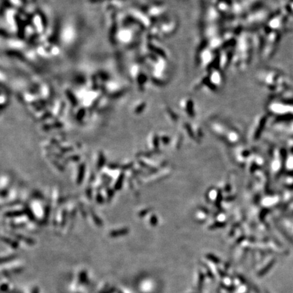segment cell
<instances>
[{
    "mask_svg": "<svg viewBox=\"0 0 293 293\" xmlns=\"http://www.w3.org/2000/svg\"><path fill=\"white\" fill-rule=\"evenodd\" d=\"M82 169H81V171L80 172V175H79V180H82V178H83V176H84V167H82V168H81Z\"/></svg>",
    "mask_w": 293,
    "mask_h": 293,
    "instance_id": "1",
    "label": "cell"
}]
</instances>
